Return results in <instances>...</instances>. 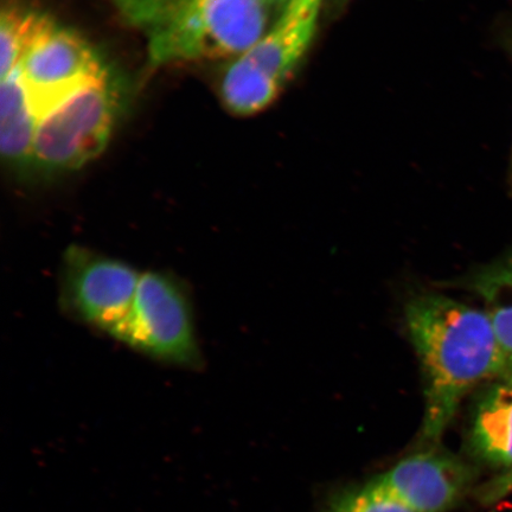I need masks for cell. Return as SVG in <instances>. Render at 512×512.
I'll use <instances>...</instances> for the list:
<instances>
[{"label": "cell", "instance_id": "5b68a950", "mask_svg": "<svg viewBox=\"0 0 512 512\" xmlns=\"http://www.w3.org/2000/svg\"><path fill=\"white\" fill-rule=\"evenodd\" d=\"M114 341L172 367L196 370L203 363L187 287L162 271L142 272L130 316Z\"/></svg>", "mask_w": 512, "mask_h": 512}, {"label": "cell", "instance_id": "9c48e42d", "mask_svg": "<svg viewBox=\"0 0 512 512\" xmlns=\"http://www.w3.org/2000/svg\"><path fill=\"white\" fill-rule=\"evenodd\" d=\"M40 115L32 106L19 69L14 70L0 87V149L11 168L28 174Z\"/></svg>", "mask_w": 512, "mask_h": 512}, {"label": "cell", "instance_id": "e0dca14e", "mask_svg": "<svg viewBox=\"0 0 512 512\" xmlns=\"http://www.w3.org/2000/svg\"><path fill=\"white\" fill-rule=\"evenodd\" d=\"M504 380L505 382L512 384V364L508 367L507 371L504 373Z\"/></svg>", "mask_w": 512, "mask_h": 512}, {"label": "cell", "instance_id": "52a82bcc", "mask_svg": "<svg viewBox=\"0 0 512 512\" xmlns=\"http://www.w3.org/2000/svg\"><path fill=\"white\" fill-rule=\"evenodd\" d=\"M18 69L40 119L69 95L111 72L85 38L59 24L37 42Z\"/></svg>", "mask_w": 512, "mask_h": 512}, {"label": "cell", "instance_id": "8992f818", "mask_svg": "<svg viewBox=\"0 0 512 512\" xmlns=\"http://www.w3.org/2000/svg\"><path fill=\"white\" fill-rule=\"evenodd\" d=\"M142 272L127 262L69 246L60 271V305L67 316L114 339L132 311Z\"/></svg>", "mask_w": 512, "mask_h": 512}, {"label": "cell", "instance_id": "4fadbf2b", "mask_svg": "<svg viewBox=\"0 0 512 512\" xmlns=\"http://www.w3.org/2000/svg\"><path fill=\"white\" fill-rule=\"evenodd\" d=\"M323 512H412L384 495L370 482L363 488L345 492Z\"/></svg>", "mask_w": 512, "mask_h": 512}, {"label": "cell", "instance_id": "ba28073f", "mask_svg": "<svg viewBox=\"0 0 512 512\" xmlns=\"http://www.w3.org/2000/svg\"><path fill=\"white\" fill-rule=\"evenodd\" d=\"M471 482V472L450 454H412L371 484L412 512H445L459 502Z\"/></svg>", "mask_w": 512, "mask_h": 512}, {"label": "cell", "instance_id": "5bb4252c", "mask_svg": "<svg viewBox=\"0 0 512 512\" xmlns=\"http://www.w3.org/2000/svg\"><path fill=\"white\" fill-rule=\"evenodd\" d=\"M510 495H512V470L503 471L501 475L491 480L482 492L483 501L492 504Z\"/></svg>", "mask_w": 512, "mask_h": 512}, {"label": "cell", "instance_id": "30bf717a", "mask_svg": "<svg viewBox=\"0 0 512 512\" xmlns=\"http://www.w3.org/2000/svg\"><path fill=\"white\" fill-rule=\"evenodd\" d=\"M470 444L484 462L512 470V384H496L483 395L473 416Z\"/></svg>", "mask_w": 512, "mask_h": 512}, {"label": "cell", "instance_id": "9a60e30c", "mask_svg": "<svg viewBox=\"0 0 512 512\" xmlns=\"http://www.w3.org/2000/svg\"><path fill=\"white\" fill-rule=\"evenodd\" d=\"M502 41L504 44V48L507 49L510 59L512 61V21L502 31ZM509 182L510 189L512 191V150L510 159Z\"/></svg>", "mask_w": 512, "mask_h": 512}, {"label": "cell", "instance_id": "7a4b0ae2", "mask_svg": "<svg viewBox=\"0 0 512 512\" xmlns=\"http://www.w3.org/2000/svg\"><path fill=\"white\" fill-rule=\"evenodd\" d=\"M140 32L151 67L238 57L266 34L262 0H112Z\"/></svg>", "mask_w": 512, "mask_h": 512}, {"label": "cell", "instance_id": "3957f363", "mask_svg": "<svg viewBox=\"0 0 512 512\" xmlns=\"http://www.w3.org/2000/svg\"><path fill=\"white\" fill-rule=\"evenodd\" d=\"M324 0H291L258 43L229 64L221 99L229 112L253 115L278 98L315 37Z\"/></svg>", "mask_w": 512, "mask_h": 512}, {"label": "cell", "instance_id": "8fae6325", "mask_svg": "<svg viewBox=\"0 0 512 512\" xmlns=\"http://www.w3.org/2000/svg\"><path fill=\"white\" fill-rule=\"evenodd\" d=\"M469 285L482 299L484 312L490 319L509 367L512 364V256L482 268L473 275Z\"/></svg>", "mask_w": 512, "mask_h": 512}, {"label": "cell", "instance_id": "2e32d148", "mask_svg": "<svg viewBox=\"0 0 512 512\" xmlns=\"http://www.w3.org/2000/svg\"><path fill=\"white\" fill-rule=\"evenodd\" d=\"M262 2H264L266 5L268 6H283V8H285V6L291 2V0H262Z\"/></svg>", "mask_w": 512, "mask_h": 512}, {"label": "cell", "instance_id": "6da1fadb", "mask_svg": "<svg viewBox=\"0 0 512 512\" xmlns=\"http://www.w3.org/2000/svg\"><path fill=\"white\" fill-rule=\"evenodd\" d=\"M406 322L424 377L422 437L437 441L472 388L504 375L507 357L486 313L450 297H414Z\"/></svg>", "mask_w": 512, "mask_h": 512}, {"label": "cell", "instance_id": "7c38bea8", "mask_svg": "<svg viewBox=\"0 0 512 512\" xmlns=\"http://www.w3.org/2000/svg\"><path fill=\"white\" fill-rule=\"evenodd\" d=\"M56 23L43 12L9 4L0 16V76L5 79L21 66L38 41Z\"/></svg>", "mask_w": 512, "mask_h": 512}, {"label": "cell", "instance_id": "277c9868", "mask_svg": "<svg viewBox=\"0 0 512 512\" xmlns=\"http://www.w3.org/2000/svg\"><path fill=\"white\" fill-rule=\"evenodd\" d=\"M123 85L110 72L43 114L32 170L41 174L81 169L105 151L123 105Z\"/></svg>", "mask_w": 512, "mask_h": 512}]
</instances>
